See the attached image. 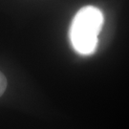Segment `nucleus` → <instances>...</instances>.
<instances>
[{
	"label": "nucleus",
	"instance_id": "nucleus-1",
	"mask_svg": "<svg viewBox=\"0 0 129 129\" xmlns=\"http://www.w3.org/2000/svg\"><path fill=\"white\" fill-rule=\"evenodd\" d=\"M103 25L102 11L94 6L83 7L76 14L70 27V40L75 51L90 55L97 50L99 35Z\"/></svg>",
	"mask_w": 129,
	"mask_h": 129
},
{
	"label": "nucleus",
	"instance_id": "nucleus-2",
	"mask_svg": "<svg viewBox=\"0 0 129 129\" xmlns=\"http://www.w3.org/2000/svg\"><path fill=\"white\" fill-rule=\"evenodd\" d=\"M7 87V79L5 78V76L0 72V97L3 95Z\"/></svg>",
	"mask_w": 129,
	"mask_h": 129
}]
</instances>
